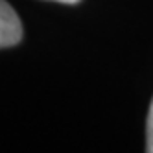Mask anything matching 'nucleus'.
<instances>
[{"mask_svg": "<svg viewBox=\"0 0 153 153\" xmlns=\"http://www.w3.org/2000/svg\"><path fill=\"white\" fill-rule=\"evenodd\" d=\"M22 39V24L15 9L6 0H0V48L15 46Z\"/></svg>", "mask_w": 153, "mask_h": 153, "instance_id": "1", "label": "nucleus"}, {"mask_svg": "<svg viewBox=\"0 0 153 153\" xmlns=\"http://www.w3.org/2000/svg\"><path fill=\"white\" fill-rule=\"evenodd\" d=\"M56 2H63V4H78L79 0H56Z\"/></svg>", "mask_w": 153, "mask_h": 153, "instance_id": "3", "label": "nucleus"}, {"mask_svg": "<svg viewBox=\"0 0 153 153\" xmlns=\"http://www.w3.org/2000/svg\"><path fill=\"white\" fill-rule=\"evenodd\" d=\"M146 131H148V146H146V149H148L149 153H153V100H151L149 113H148V126H146Z\"/></svg>", "mask_w": 153, "mask_h": 153, "instance_id": "2", "label": "nucleus"}]
</instances>
